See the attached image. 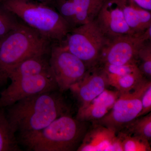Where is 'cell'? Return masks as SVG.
Instances as JSON below:
<instances>
[{
	"label": "cell",
	"mask_w": 151,
	"mask_h": 151,
	"mask_svg": "<svg viewBox=\"0 0 151 151\" xmlns=\"http://www.w3.org/2000/svg\"><path fill=\"white\" fill-rule=\"evenodd\" d=\"M5 108L9 123L19 137L42 129L58 117L70 113L59 90L24 98Z\"/></svg>",
	"instance_id": "1"
},
{
	"label": "cell",
	"mask_w": 151,
	"mask_h": 151,
	"mask_svg": "<svg viewBox=\"0 0 151 151\" xmlns=\"http://www.w3.org/2000/svg\"><path fill=\"white\" fill-rule=\"evenodd\" d=\"M68 113L42 129L19 137V142L28 151H77L90 125Z\"/></svg>",
	"instance_id": "2"
},
{
	"label": "cell",
	"mask_w": 151,
	"mask_h": 151,
	"mask_svg": "<svg viewBox=\"0 0 151 151\" xmlns=\"http://www.w3.org/2000/svg\"><path fill=\"white\" fill-rule=\"evenodd\" d=\"M0 4L51 42L61 43L72 29L54 8L35 0H1Z\"/></svg>",
	"instance_id": "3"
},
{
	"label": "cell",
	"mask_w": 151,
	"mask_h": 151,
	"mask_svg": "<svg viewBox=\"0 0 151 151\" xmlns=\"http://www.w3.org/2000/svg\"><path fill=\"white\" fill-rule=\"evenodd\" d=\"M51 42L35 30L21 24L3 37L0 45V83L9 79L23 61L36 55L50 53Z\"/></svg>",
	"instance_id": "4"
},
{
	"label": "cell",
	"mask_w": 151,
	"mask_h": 151,
	"mask_svg": "<svg viewBox=\"0 0 151 151\" xmlns=\"http://www.w3.org/2000/svg\"><path fill=\"white\" fill-rule=\"evenodd\" d=\"M108 40L94 19L72 29L60 43L89 69L97 65L101 52Z\"/></svg>",
	"instance_id": "5"
},
{
	"label": "cell",
	"mask_w": 151,
	"mask_h": 151,
	"mask_svg": "<svg viewBox=\"0 0 151 151\" xmlns=\"http://www.w3.org/2000/svg\"><path fill=\"white\" fill-rule=\"evenodd\" d=\"M49 63L58 90L62 93L81 80L89 69L62 43L54 42L51 45Z\"/></svg>",
	"instance_id": "6"
},
{
	"label": "cell",
	"mask_w": 151,
	"mask_h": 151,
	"mask_svg": "<svg viewBox=\"0 0 151 151\" xmlns=\"http://www.w3.org/2000/svg\"><path fill=\"white\" fill-rule=\"evenodd\" d=\"M149 80L146 78L134 90L121 93L109 113L100 120L90 123L103 125L116 133L121 131L140 113L141 95Z\"/></svg>",
	"instance_id": "7"
},
{
	"label": "cell",
	"mask_w": 151,
	"mask_h": 151,
	"mask_svg": "<svg viewBox=\"0 0 151 151\" xmlns=\"http://www.w3.org/2000/svg\"><path fill=\"white\" fill-rule=\"evenodd\" d=\"M58 90L52 70L11 82L0 95V108H5L19 100L36 94Z\"/></svg>",
	"instance_id": "8"
},
{
	"label": "cell",
	"mask_w": 151,
	"mask_h": 151,
	"mask_svg": "<svg viewBox=\"0 0 151 151\" xmlns=\"http://www.w3.org/2000/svg\"><path fill=\"white\" fill-rule=\"evenodd\" d=\"M147 41L143 33L109 39L101 52L97 65H119L134 63L138 64V52Z\"/></svg>",
	"instance_id": "9"
},
{
	"label": "cell",
	"mask_w": 151,
	"mask_h": 151,
	"mask_svg": "<svg viewBox=\"0 0 151 151\" xmlns=\"http://www.w3.org/2000/svg\"><path fill=\"white\" fill-rule=\"evenodd\" d=\"M105 0H53V7L72 29L94 20Z\"/></svg>",
	"instance_id": "10"
},
{
	"label": "cell",
	"mask_w": 151,
	"mask_h": 151,
	"mask_svg": "<svg viewBox=\"0 0 151 151\" xmlns=\"http://www.w3.org/2000/svg\"><path fill=\"white\" fill-rule=\"evenodd\" d=\"M95 19L108 39L135 35L126 21L121 0H105Z\"/></svg>",
	"instance_id": "11"
},
{
	"label": "cell",
	"mask_w": 151,
	"mask_h": 151,
	"mask_svg": "<svg viewBox=\"0 0 151 151\" xmlns=\"http://www.w3.org/2000/svg\"><path fill=\"white\" fill-rule=\"evenodd\" d=\"M109 86L107 74L101 66L97 65L89 68L82 79L69 89L80 107L89 103Z\"/></svg>",
	"instance_id": "12"
},
{
	"label": "cell",
	"mask_w": 151,
	"mask_h": 151,
	"mask_svg": "<svg viewBox=\"0 0 151 151\" xmlns=\"http://www.w3.org/2000/svg\"><path fill=\"white\" fill-rule=\"evenodd\" d=\"M77 151H123L121 141L115 131L92 123Z\"/></svg>",
	"instance_id": "13"
},
{
	"label": "cell",
	"mask_w": 151,
	"mask_h": 151,
	"mask_svg": "<svg viewBox=\"0 0 151 151\" xmlns=\"http://www.w3.org/2000/svg\"><path fill=\"white\" fill-rule=\"evenodd\" d=\"M121 93L117 90L105 89L89 103L78 107L76 119L90 123L100 120L111 111Z\"/></svg>",
	"instance_id": "14"
},
{
	"label": "cell",
	"mask_w": 151,
	"mask_h": 151,
	"mask_svg": "<svg viewBox=\"0 0 151 151\" xmlns=\"http://www.w3.org/2000/svg\"><path fill=\"white\" fill-rule=\"evenodd\" d=\"M125 20L135 34H141L151 26V12L144 9L131 0H121Z\"/></svg>",
	"instance_id": "15"
},
{
	"label": "cell",
	"mask_w": 151,
	"mask_h": 151,
	"mask_svg": "<svg viewBox=\"0 0 151 151\" xmlns=\"http://www.w3.org/2000/svg\"><path fill=\"white\" fill-rule=\"evenodd\" d=\"M50 54L36 55L23 61L11 73L9 79L13 82L24 77L50 71Z\"/></svg>",
	"instance_id": "16"
},
{
	"label": "cell",
	"mask_w": 151,
	"mask_h": 151,
	"mask_svg": "<svg viewBox=\"0 0 151 151\" xmlns=\"http://www.w3.org/2000/svg\"><path fill=\"white\" fill-rule=\"evenodd\" d=\"M4 109L0 108V151H21L15 132L9 123Z\"/></svg>",
	"instance_id": "17"
},
{
	"label": "cell",
	"mask_w": 151,
	"mask_h": 151,
	"mask_svg": "<svg viewBox=\"0 0 151 151\" xmlns=\"http://www.w3.org/2000/svg\"><path fill=\"white\" fill-rule=\"evenodd\" d=\"M108 77L110 86L115 87L121 93L134 90L146 78L140 70L119 76Z\"/></svg>",
	"instance_id": "18"
},
{
	"label": "cell",
	"mask_w": 151,
	"mask_h": 151,
	"mask_svg": "<svg viewBox=\"0 0 151 151\" xmlns=\"http://www.w3.org/2000/svg\"><path fill=\"white\" fill-rule=\"evenodd\" d=\"M119 132L151 139V113L136 118Z\"/></svg>",
	"instance_id": "19"
},
{
	"label": "cell",
	"mask_w": 151,
	"mask_h": 151,
	"mask_svg": "<svg viewBox=\"0 0 151 151\" xmlns=\"http://www.w3.org/2000/svg\"><path fill=\"white\" fill-rule=\"evenodd\" d=\"M117 134L121 141L123 151H151L150 141L145 138L122 132Z\"/></svg>",
	"instance_id": "20"
},
{
	"label": "cell",
	"mask_w": 151,
	"mask_h": 151,
	"mask_svg": "<svg viewBox=\"0 0 151 151\" xmlns=\"http://www.w3.org/2000/svg\"><path fill=\"white\" fill-rule=\"evenodd\" d=\"M138 67L143 75L148 79L151 78V42H146L138 53Z\"/></svg>",
	"instance_id": "21"
},
{
	"label": "cell",
	"mask_w": 151,
	"mask_h": 151,
	"mask_svg": "<svg viewBox=\"0 0 151 151\" xmlns=\"http://www.w3.org/2000/svg\"><path fill=\"white\" fill-rule=\"evenodd\" d=\"M21 23L0 4V37H2L15 29Z\"/></svg>",
	"instance_id": "22"
},
{
	"label": "cell",
	"mask_w": 151,
	"mask_h": 151,
	"mask_svg": "<svg viewBox=\"0 0 151 151\" xmlns=\"http://www.w3.org/2000/svg\"><path fill=\"white\" fill-rule=\"evenodd\" d=\"M142 110L138 117L145 116L151 111V81L149 80L147 82L141 97ZM137 117V118H138Z\"/></svg>",
	"instance_id": "23"
},
{
	"label": "cell",
	"mask_w": 151,
	"mask_h": 151,
	"mask_svg": "<svg viewBox=\"0 0 151 151\" xmlns=\"http://www.w3.org/2000/svg\"><path fill=\"white\" fill-rule=\"evenodd\" d=\"M136 4L144 9L151 12V0H131Z\"/></svg>",
	"instance_id": "24"
},
{
	"label": "cell",
	"mask_w": 151,
	"mask_h": 151,
	"mask_svg": "<svg viewBox=\"0 0 151 151\" xmlns=\"http://www.w3.org/2000/svg\"><path fill=\"white\" fill-rule=\"evenodd\" d=\"M35 1L42 3L45 4L47 5L51 6L53 0H35Z\"/></svg>",
	"instance_id": "25"
},
{
	"label": "cell",
	"mask_w": 151,
	"mask_h": 151,
	"mask_svg": "<svg viewBox=\"0 0 151 151\" xmlns=\"http://www.w3.org/2000/svg\"><path fill=\"white\" fill-rule=\"evenodd\" d=\"M2 37H0V45H1V43L2 39Z\"/></svg>",
	"instance_id": "26"
},
{
	"label": "cell",
	"mask_w": 151,
	"mask_h": 151,
	"mask_svg": "<svg viewBox=\"0 0 151 151\" xmlns=\"http://www.w3.org/2000/svg\"><path fill=\"white\" fill-rule=\"evenodd\" d=\"M1 83H0V86H1Z\"/></svg>",
	"instance_id": "27"
},
{
	"label": "cell",
	"mask_w": 151,
	"mask_h": 151,
	"mask_svg": "<svg viewBox=\"0 0 151 151\" xmlns=\"http://www.w3.org/2000/svg\"><path fill=\"white\" fill-rule=\"evenodd\" d=\"M0 1H1V0H0Z\"/></svg>",
	"instance_id": "28"
}]
</instances>
